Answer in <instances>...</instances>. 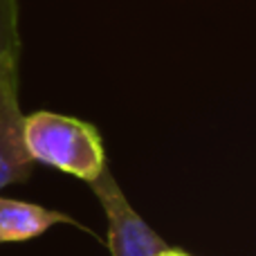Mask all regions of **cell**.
<instances>
[{
	"label": "cell",
	"mask_w": 256,
	"mask_h": 256,
	"mask_svg": "<svg viewBox=\"0 0 256 256\" xmlns=\"http://www.w3.org/2000/svg\"><path fill=\"white\" fill-rule=\"evenodd\" d=\"M25 144L32 160L92 182L106 168V150L92 124L58 112L38 110L25 117Z\"/></svg>",
	"instance_id": "6da1fadb"
},
{
	"label": "cell",
	"mask_w": 256,
	"mask_h": 256,
	"mask_svg": "<svg viewBox=\"0 0 256 256\" xmlns=\"http://www.w3.org/2000/svg\"><path fill=\"white\" fill-rule=\"evenodd\" d=\"M88 184L106 212L108 248L112 256H155L168 248L158 232L130 207L108 166Z\"/></svg>",
	"instance_id": "7a4b0ae2"
},
{
	"label": "cell",
	"mask_w": 256,
	"mask_h": 256,
	"mask_svg": "<svg viewBox=\"0 0 256 256\" xmlns=\"http://www.w3.org/2000/svg\"><path fill=\"white\" fill-rule=\"evenodd\" d=\"M18 61L20 54H14L0 66V191L25 182L36 164L25 144V115L18 102Z\"/></svg>",
	"instance_id": "3957f363"
},
{
	"label": "cell",
	"mask_w": 256,
	"mask_h": 256,
	"mask_svg": "<svg viewBox=\"0 0 256 256\" xmlns=\"http://www.w3.org/2000/svg\"><path fill=\"white\" fill-rule=\"evenodd\" d=\"M61 222H74L68 214L52 212L40 204L0 198V243H22L45 234Z\"/></svg>",
	"instance_id": "277c9868"
},
{
	"label": "cell",
	"mask_w": 256,
	"mask_h": 256,
	"mask_svg": "<svg viewBox=\"0 0 256 256\" xmlns=\"http://www.w3.org/2000/svg\"><path fill=\"white\" fill-rule=\"evenodd\" d=\"M20 4L18 0H0V66L20 54Z\"/></svg>",
	"instance_id": "5b68a950"
},
{
	"label": "cell",
	"mask_w": 256,
	"mask_h": 256,
	"mask_svg": "<svg viewBox=\"0 0 256 256\" xmlns=\"http://www.w3.org/2000/svg\"><path fill=\"white\" fill-rule=\"evenodd\" d=\"M155 256H191V254L182 252V250H173V248H166V250H164V252H160V254H155Z\"/></svg>",
	"instance_id": "8992f818"
}]
</instances>
